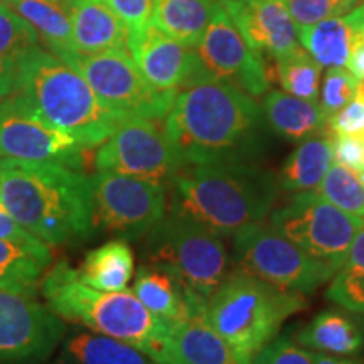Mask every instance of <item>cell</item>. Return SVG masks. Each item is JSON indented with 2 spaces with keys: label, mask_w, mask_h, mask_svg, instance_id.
I'll list each match as a JSON object with an SVG mask.
<instances>
[{
  "label": "cell",
  "mask_w": 364,
  "mask_h": 364,
  "mask_svg": "<svg viewBox=\"0 0 364 364\" xmlns=\"http://www.w3.org/2000/svg\"><path fill=\"white\" fill-rule=\"evenodd\" d=\"M220 4L252 51L265 63L299 48V31L285 0H220Z\"/></svg>",
  "instance_id": "e0dca14e"
},
{
  "label": "cell",
  "mask_w": 364,
  "mask_h": 364,
  "mask_svg": "<svg viewBox=\"0 0 364 364\" xmlns=\"http://www.w3.org/2000/svg\"><path fill=\"white\" fill-rule=\"evenodd\" d=\"M164 134L179 166L255 164L265 150V115L252 95L204 81L176 95Z\"/></svg>",
  "instance_id": "6da1fadb"
},
{
  "label": "cell",
  "mask_w": 364,
  "mask_h": 364,
  "mask_svg": "<svg viewBox=\"0 0 364 364\" xmlns=\"http://www.w3.org/2000/svg\"><path fill=\"white\" fill-rule=\"evenodd\" d=\"M312 364H363L359 359L353 358H343V356H332V354L326 353H311Z\"/></svg>",
  "instance_id": "60d3db41"
},
{
  "label": "cell",
  "mask_w": 364,
  "mask_h": 364,
  "mask_svg": "<svg viewBox=\"0 0 364 364\" xmlns=\"http://www.w3.org/2000/svg\"><path fill=\"white\" fill-rule=\"evenodd\" d=\"M314 193L364 221V184L354 169L334 162Z\"/></svg>",
  "instance_id": "1f68e13d"
},
{
  "label": "cell",
  "mask_w": 364,
  "mask_h": 364,
  "mask_svg": "<svg viewBox=\"0 0 364 364\" xmlns=\"http://www.w3.org/2000/svg\"><path fill=\"white\" fill-rule=\"evenodd\" d=\"M83 147L36 112L22 95L0 98V157L56 162L78 169Z\"/></svg>",
  "instance_id": "4fadbf2b"
},
{
  "label": "cell",
  "mask_w": 364,
  "mask_h": 364,
  "mask_svg": "<svg viewBox=\"0 0 364 364\" xmlns=\"http://www.w3.org/2000/svg\"><path fill=\"white\" fill-rule=\"evenodd\" d=\"M19 95L83 149L100 147L127 118L110 110L75 68L44 48L31 59Z\"/></svg>",
  "instance_id": "5b68a950"
},
{
  "label": "cell",
  "mask_w": 364,
  "mask_h": 364,
  "mask_svg": "<svg viewBox=\"0 0 364 364\" xmlns=\"http://www.w3.org/2000/svg\"><path fill=\"white\" fill-rule=\"evenodd\" d=\"M95 169L167 186L181 166L159 122L127 117L97 149Z\"/></svg>",
  "instance_id": "7c38bea8"
},
{
  "label": "cell",
  "mask_w": 364,
  "mask_h": 364,
  "mask_svg": "<svg viewBox=\"0 0 364 364\" xmlns=\"http://www.w3.org/2000/svg\"><path fill=\"white\" fill-rule=\"evenodd\" d=\"M166 364H253L221 338L204 312H196L171 327Z\"/></svg>",
  "instance_id": "ac0fdd59"
},
{
  "label": "cell",
  "mask_w": 364,
  "mask_h": 364,
  "mask_svg": "<svg viewBox=\"0 0 364 364\" xmlns=\"http://www.w3.org/2000/svg\"><path fill=\"white\" fill-rule=\"evenodd\" d=\"M56 2H63V4H65V0H56Z\"/></svg>",
  "instance_id": "7bdbcfd3"
},
{
  "label": "cell",
  "mask_w": 364,
  "mask_h": 364,
  "mask_svg": "<svg viewBox=\"0 0 364 364\" xmlns=\"http://www.w3.org/2000/svg\"><path fill=\"white\" fill-rule=\"evenodd\" d=\"M0 203L49 247L81 243L95 230L90 177L63 164L2 157Z\"/></svg>",
  "instance_id": "7a4b0ae2"
},
{
  "label": "cell",
  "mask_w": 364,
  "mask_h": 364,
  "mask_svg": "<svg viewBox=\"0 0 364 364\" xmlns=\"http://www.w3.org/2000/svg\"><path fill=\"white\" fill-rule=\"evenodd\" d=\"M75 68L98 98L122 117L164 122L177 93L159 91L144 78L129 51L73 54L65 59Z\"/></svg>",
  "instance_id": "9c48e42d"
},
{
  "label": "cell",
  "mask_w": 364,
  "mask_h": 364,
  "mask_svg": "<svg viewBox=\"0 0 364 364\" xmlns=\"http://www.w3.org/2000/svg\"><path fill=\"white\" fill-rule=\"evenodd\" d=\"M134 292L150 312L172 324L186 321L193 314L204 312L206 309L189 297L172 273L154 265L139 268L134 282Z\"/></svg>",
  "instance_id": "603a6c76"
},
{
  "label": "cell",
  "mask_w": 364,
  "mask_h": 364,
  "mask_svg": "<svg viewBox=\"0 0 364 364\" xmlns=\"http://www.w3.org/2000/svg\"><path fill=\"white\" fill-rule=\"evenodd\" d=\"M270 225L304 252L339 270L364 221L336 208L314 191H304L272 213Z\"/></svg>",
  "instance_id": "30bf717a"
},
{
  "label": "cell",
  "mask_w": 364,
  "mask_h": 364,
  "mask_svg": "<svg viewBox=\"0 0 364 364\" xmlns=\"http://www.w3.org/2000/svg\"><path fill=\"white\" fill-rule=\"evenodd\" d=\"M358 78L348 68H329L318 91V105L327 118L334 117L356 98Z\"/></svg>",
  "instance_id": "836d02e7"
},
{
  "label": "cell",
  "mask_w": 364,
  "mask_h": 364,
  "mask_svg": "<svg viewBox=\"0 0 364 364\" xmlns=\"http://www.w3.org/2000/svg\"><path fill=\"white\" fill-rule=\"evenodd\" d=\"M332 161H334V150H332L331 134L312 136L306 142L299 144V147L282 164L277 176L279 189L294 194L316 191L332 166Z\"/></svg>",
  "instance_id": "d4e9b609"
},
{
  "label": "cell",
  "mask_w": 364,
  "mask_h": 364,
  "mask_svg": "<svg viewBox=\"0 0 364 364\" xmlns=\"http://www.w3.org/2000/svg\"><path fill=\"white\" fill-rule=\"evenodd\" d=\"M364 36V0L341 17L300 27L299 43L322 68H348L353 49Z\"/></svg>",
  "instance_id": "ffe728a7"
},
{
  "label": "cell",
  "mask_w": 364,
  "mask_h": 364,
  "mask_svg": "<svg viewBox=\"0 0 364 364\" xmlns=\"http://www.w3.org/2000/svg\"><path fill=\"white\" fill-rule=\"evenodd\" d=\"M267 75L268 80L279 83L285 93L318 102L322 66L302 46L287 56L272 61V68H267Z\"/></svg>",
  "instance_id": "f546056e"
},
{
  "label": "cell",
  "mask_w": 364,
  "mask_h": 364,
  "mask_svg": "<svg viewBox=\"0 0 364 364\" xmlns=\"http://www.w3.org/2000/svg\"><path fill=\"white\" fill-rule=\"evenodd\" d=\"M277 176L255 164L182 166L167 184V213L220 238H233L270 215Z\"/></svg>",
  "instance_id": "3957f363"
},
{
  "label": "cell",
  "mask_w": 364,
  "mask_h": 364,
  "mask_svg": "<svg viewBox=\"0 0 364 364\" xmlns=\"http://www.w3.org/2000/svg\"><path fill=\"white\" fill-rule=\"evenodd\" d=\"M253 364H312V356L285 336L273 339L263 351L257 354Z\"/></svg>",
  "instance_id": "74e56055"
},
{
  "label": "cell",
  "mask_w": 364,
  "mask_h": 364,
  "mask_svg": "<svg viewBox=\"0 0 364 364\" xmlns=\"http://www.w3.org/2000/svg\"><path fill=\"white\" fill-rule=\"evenodd\" d=\"M344 265H353L364 270V225L359 228L356 236H354Z\"/></svg>",
  "instance_id": "ab89813d"
},
{
  "label": "cell",
  "mask_w": 364,
  "mask_h": 364,
  "mask_svg": "<svg viewBox=\"0 0 364 364\" xmlns=\"http://www.w3.org/2000/svg\"><path fill=\"white\" fill-rule=\"evenodd\" d=\"M329 134L364 140V100L354 98L329 118Z\"/></svg>",
  "instance_id": "f35d334b"
},
{
  "label": "cell",
  "mask_w": 364,
  "mask_h": 364,
  "mask_svg": "<svg viewBox=\"0 0 364 364\" xmlns=\"http://www.w3.org/2000/svg\"><path fill=\"white\" fill-rule=\"evenodd\" d=\"M39 43L34 27L12 7L0 4V98L19 93Z\"/></svg>",
  "instance_id": "44dd1931"
},
{
  "label": "cell",
  "mask_w": 364,
  "mask_h": 364,
  "mask_svg": "<svg viewBox=\"0 0 364 364\" xmlns=\"http://www.w3.org/2000/svg\"><path fill=\"white\" fill-rule=\"evenodd\" d=\"M11 7L34 27L46 51L63 61L78 54L73 41L70 12L65 4L56 0H17Z\"/></svg>",
  "instance_id": "484cf974"
},
{
  "label": "cell",
  "mask_w": 364,
  "mask_h": 364,
  "mask_svg": "<svg viewBox=\"0 0 364 364\" xmlns=\"http://www.w3.org/2000/svg\"><path fill=\"white\" fill-rule=\"evenodd\" d=\"M306 307V294L231 270L209 297L204 316L236 351L255 359L277 338L287 318Z\"/></svg>",
  "instance_id": "8992f818"
},
{
  "label": "cell",
  "mask_w": 364,
  "mask_h": 364,
  "mask_svg": "<svg viewBox=\"0 0 364 364\" xmlns=\"http://www.w3.org/2000/svg\"><path fill=\"white\" fill-rule=\"evenodd\" d=\"M363 0H285L295 26L307 27L351 12Z\"/></svg>",
  "instance_id": "e575fe53"
},
{
  "label": "cell",
  "mask_w": 364,
  "mask_h": 364,
  "mask_svg": "<svg viewBox=\"0 0 364 364\" xmlns=\"http://www.w3.org/2000/svg\"><path fill=\"white\" fill-rule=\"evenodd\" d=\"M65 338L63 318L33 295L0 290V364H34Z\"/></svg>",
  "instance_id": "5bb4252c"
},
{
  "label": "cell",
  "mask_w": 364,
  "mask_h": 364,
  "mask_svg": "<svg viewBox=\"0 0 364 364\" xmlns=\"http://www.w3.org/2000/svg\"><path fill=\"white\" fill-rule=\"evenodd\" d=\"M262 110L270 129L292 144L329 134V118L321 110L318 102L272 90L263 95Z\"/></svg>",
  "instance_id": "7402d4cb"
},
{
  "label": "cell",
  "mask_w": 364,
  "mask_h": 364,
  "mask_svg": "<svg viewBox=\"0 0 364 364\" xmlns=\"http://www.w3.org/2000/svg\"><path fill=\"white\" fill-rule=\"evenodd\" d=\"M196 51L213 80L238 86L253 98L268 91L267 63L252 51L221 4L213 14Z\"/></svg>",
  "instance_id": "9a60e30c"
},
{
  "label": "cell",
  "mask_w": 364,
  "mask_h": 364,
  "mask_svg": "<svg viewBox=\"0 0 364 364\" xmlns=\"http://www.w3.org/2000/svg\"><path fill=\"white\" fill-rule=\"evenodd\" d=\"M233 270L306 295L338 272L263 221L233 236Z\"/></svg>",
  "instance_id": "ba28073f"
},
{
  "label": "cell",
  "mask_w": 364,
  "mask_h": 364,
  "mask_svg": "<svg viewBox=\"0 0 364 364\" xmlns=\"http://www.w3.org/2000/svg\"><path fill=\"white\" fill-rule=\"evenodd\" d=\"M51 260L12 241L0 240V290L36 297L41 275Z\"/></svg>",
  "instance_id": "4dcf8cb0"
},
{
  "label": "cell",
  "mask_w": 364,
  "mask_h": 364,
  "mask_svg": "<svg viewBox=\"0 0 364 364\" xmlns=\"http://www.w3.org/2000/svg\"><path fill=\"white\" fill-rule=\"evenodd\" d=\"M56 364H159L134 346L108 336L78 332L65 339Z\"/></svg>",
  "instance_id": "f1b7e54d"
},
{
  "label": "cell",
  "mask_w": 364,
  "mask_h": 364,
  "mask_svg": "<svg viewBox=\"0 0 364 364\" xmlns=\"http://www.w3.org/2000/svg\"><path fill=\"white\" fill-rule=\"evenodd\" d=\"M129 51L144 78L159 91L179 93L213 80L194 48L171 38L152 21L142 34L129 41Z\"/></svg>",
  "instance_id": "2e32d148"
},
{
  "label": "cell",
  "mask_w": 364,
  "mask_h": 364,
  "mask_svg": "<svg viewBox=\"0 0 364 364\" xmlns=\"http://www.w3.org/2000/svg\"><path fill=\"white\" fill-rule=\"evenodd\" d=\"M65 6L76 53L129 51V29L105 0H65Z\"/></svg>",
  "instance_id": "d6986e66"
},
{
  "label": "cell",
  "mask_w": 364,
  "mask_h": 364,
  "mask_svg": "<svg viewBox=\"0 0 364 364\" xmlns=\"http://www.w3.org/2000/svg\"><path fill=\"white\" fill-rule=\"evenodd\" d=\"M299 344L316 353L351 356L364 348V332L351 316L338 309L318 312L297 334Z\"/></svg>",
  "instance_id": "cb8c5ba5"
},
{
  "label": "cell",
  "mask_w": 364,
  "mask_h": 364,
  "mask_svg": "<svg viewBox=\"0 0 364 364\" xmlns=\"http://www.w3.org/2000/svg\"><path fill=\"white\" fill-rule=\"evenodd\" d=\"M41 294L63 321L134 346L159 364H166L172 322L156 316L134 290L103 292L83 284L76 268L59 262L41 280Z\"/></svg>",
  "instance_id": "277c9868"
},
{
  "label": "cell",
  "mask_w": 364,
  "mask_h": 364,
  "mask_svg": "<svg viewBox=\"0 0 364 364\" xmlns=\"http://www.w3.org/2000/svg\"><path fill=\"white\" fill-rule=\"evenodd\" d=\"M129 29V41L140 36L152 19L154 0H105Z\"/></svg>",
  "instance_id": "d590c367"
},
{
  "label": "cell",
  "mask_w": 364,
  "mask_h": 364,
  "mask_svg": "<svg viewBox=\"0 0 364 364\" xmlns=\"http://www.w3.org/2000/svg\"><path fill=\"white\" fill-rule=\"evenodd\" d=\"M95 228L124 240L147 236L167 215V186L97 171L90 176Z\"/></svg>",
  "instance_id": "8fae6325"
},
{
  "label": "cell",
  "mask_w": 364,
  "mask_h": 364,
  "mask_svg": "<svg viewBox=\"0 0 364 364\" xmlns=\"http://www.w3.org/2000/svg\"><path fill=\"white\" fill-rule=\"evenodd\" d=\"M145 260L172 273L189 297L204 307L230 273L223 238L169 213L147 235Z\"/></svg>",
  "instance_id": "52a82bcc"
},
{
  "label": "cell",
  "mask_w": 364,
  "mask_h": 364,
  "mask_svg": "<svg viewBox=\"0 0 364 364\" xmlns=\"http://www.w3.org/2000/svg\"><path fill=\"white\" fill-rule=\"evenodd\" d=\"M0 240L12 241V243L29 250L39 257L51 260V252H49L48 245L36 238L34 235H31L24 226H21L2 203H0Z\"/></svg>",
  "instance_id": "8d00e7d4"
},
{
  "label": "cell",
  "mask_w": 364,
  "mask_h": 364,
  "mask_svg": "<svg viewBox=\"0 0 364 364\" xmlns=\"http://www.w3.org/2000/svg\"><path fill=\"white\" fill-rule=\"evenodd\" d=\"M134 252L127 240H112L85 257L76 273L83 284L103 292L127 290L134 279Z\"/></svg>",
  "instance_id": "4316f807"
},
{
  "label": "cell",
  "mask_w": 364,
  "mask_h": 364,
  "mask_svg": "<svg viewBox=\"0 0 364 364\" xmlns=\"http://www.w3.org/2000/svg\"><path fill=\"white\" fill-rule=\"evenodd\" d=\"M220 0H154L152 21L188 48H198Z\"/></svg>",
  "instance_id": "83f0119b"
},
{
  "label": "cell",
  "mask_w": 364,
  "mask_h": 364,
  "mask_svg": "<svg viewBox=\"0 0 364 364\" xmlns=\"http://www.w3.org/2000/svg\"><path fill=\"white\" fill-rule=\"evenodd\" d=\"M17 0H0V4H6V6H12V4H16Z\"/></svg>",
  "instance_id": "b9f144b4"
},
{
  "label": "cell",
  "mask_w": 364,
  "mask_h": 364,
  "mask_svg": "<svg viewBox=\"0 0 364 364\" xmlns=\"http://www.w3.org/2000/svg\"><path fill=\"white\" fill-rule=\"evenodd\" d=\"M326 297L346 311L364 316V270L343 265L332 277Z\"/></svg>",
  "instance_id": "d6a6232c"
}]
</instances>
